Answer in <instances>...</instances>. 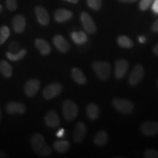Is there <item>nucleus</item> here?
<instances>
[{
    "label": "nucleus",
    "mask_w": 158,
    "mask_h": 158,
    "mask_svg": "<svg viewBox=\"0 0 158 158\" xmlns=\"http://www.w3.org/2000/svg\"><path fill=\"white\" fill-rule=\"evenodd\" d=\"M31 146L37 155L43 157H50L52 149L47 144L45 138L40 133H35L31 137Z\"/></svg>",
    "instance_id": "obj_1"
},
{
    "label": "nucleus",
    "mask_w": 158,
    "mask_h": 158,
    "mask_svg": "<svg viewBox=\"0 0 158 158\" xmlns=\"http://www.w3.org/2000/svg\"><path fill=\"white\" fill-rule=\"evenodd\" d=\"M92 68L97 77L102 81L108 80L111 73L110 64L106 61H97L93 62Z\"/></svg>",
    "instance_id": "obj_2"
},
{
    "label": "nucleus",
    "mask_w": 158,
    "mask_h": 158,
    "mask_svg": "<svg viewBox=\"0 0 158 158\" xmlns=\"http://www.w3.org/2000/svg\"><path fill=\"white\" fill-rule=\"evenodd\" d=\"M62 113L64 119L71 122L77 117L78 114V107L76 102L71 100H66L62 104Z\"/></svg>",
    "instance_id": "obj_3"
},
{
    "label": "nucleus",
    "mask_w": 158,
    "mask_h": 158,
    "mask_svg": "<svg viewBox=\"0 0 158 158\" xmlns=\"http://www.w3.org/2000/svg\"><path fill=\"white\" fill-rule=\"evenodd\" d=\"M112 103L115 109L122 114H130L135 109L133 102L126 99L116 98L112 100Z\"/></svg>",
    "instance_id": "obj_4"
},
{
    "label": "nucleus",
    "mask_w": 158,
    "mask_h": 158,
    "mask_svg": "<svg viewBox=\"0 0 158 158\" xmlns=\"http://www.w3.org/2000/svg\"><path fill=\"white\" fill-rule=\"evenodd\" d=\"M62 85L59 83H53L48 85L43 91V96L45 100L56 98L62 92Z\"/></svg>",
    "instance_id": "obj_5"
},
{
    "label": "nucleus",
    "mask_w": 158,
    "mask_h": 158,
    "mask_svg": "<svg viewBox=\"0 0 158 158\" xmlns=\"http://www.w3.org/2000/svg\"><path fill=\"white\" fill-rule=\"evenodd\" d=\"M80 19L81 24L85 29V31L89 34L93 35L96 32L97 27L94 21L91 17V15L86 12H82L81 13Z\"/></svg>",
    "instance_id": "obj_6"
},
{
    "label": "nucleus",
    "mask_w": 158,
    "mask_h": 158,
    "mask_svg": "<svg viewBox=\"0 0 158 158\" xmlns=\"http://www.w3.org/2000/svg\"><path fill=\"white\" fill-rule=\"evenodd\" d=\"M144 76V69L141 64H138L134 66L128 79V83L130 86H136L141 82Z\"/></svg>",
    "instance_id": "obj_7"
},
{
    "label": "nucleus",
    "mask_w": 158,
    "mask_h": 158,
    "mask_svg": "<svg viewBox=\"0 0 158 158\" xmlns=\"http://www.w3.org/2000/svg\"><path fill=\"white\" fill-rule=\"evenodd\" d=\"M40 87V82L38 79L31 78L26 82L24 86V92L29 98H33L37 93Z\"/></svg>",
    "instance_id": "obj_8"
},
{
    "label": "nucleus",
    "mask_w": 158,
    "mask_h": 158,
    "mask_svg": "<svg viewBox=\"0 0 158 158\" xmlns=\"http://www.w3.org/2000/svg\"><path fill=\"white\" fill-rule=\"evenodd\" d=\"M141 133L146 136H154L158 134V122L153 121L144 122L141 126Z\"/></svg>",
    "instance_id": "obj_9"
},
{
    "label": "nucleus",
    "mask_w": 158,
    "mask_h": 158,
    "mask_svg": "<svg viewBox=\"0 0 158 158\" xmlns=\"http://www.w3.org/2000/svg\"><path fill=\"white\" fill-rule=\"evenodd\" d=\"M128 68H129V62L126 59H119L115 63V70L114 75L115 78L118 80H120L127 73Z\"/></svg>",
    "instance_id": "obj_10"
},
{
    "label": "nucleus",
    "mask_w": 158,
    "mask_h": 158,
    "mask_svg": "<svg viewBox=\"0 0 158 158\" xmlns=\"http://www.w3.org/2000/svg\"><path fill=\"white\" fill-rule=\"evenodd\" d=\"M86 132H87V128L86 124L82 122H78L73 132V141L75 143H81L86 135Z\"/></svg>",
    "instance_id": "obj_11"
},
{
    "label": "nucleus",
    "mask_w": 158,
    "mask_h": 158,
    "mask_svg": "<svg viewBox=\"0 0 158 158\" xmlns=\"http://www.w3.org/2000/svg\"><path fill=\"white\" fill-rule=\"evenodd\" d=\"M35 15H36L37 20L39 23L42 26H47L50 21L48 13L47 10L43 6L38 5L35 8Z\"/></svg>",
    "instance_id": "obj_12"
},
{
    "label": "nucleus",
    "mask_w": 158,
    "mask_h": 158,
    "mask_svg": "<svg viewBox=\"0 0 158 158\" xmlns=\"http://www.w3.org/2000/svg\"><path fill=\"white\" fill-rule=\"evenodd\" d=\"M53 43L57 50L62 53H67L70 50V45L62 35H57L53 38Z\"/></svg>",
    "instance_id": "obj_13"
},
{
    "label": "nucleus",
    "mask_w": 158,
    "mask_h": 158,
    "mask_svg": "<svg viewBox=\"0 0 158 158\" xmlns=\"http://www.w3.org/2000/svg\"><path fill=\"white\" fill-rule=\"evenodd\" d=\"M45 123L48 127L52 128V129L58 127L60 124V119H59L58 114L53 110L48 111L45 116Z\"/></svg>",
    "instance_id": "obj_14"
},
{
    "label": "nucleus",
    "mask_w": 158,
    "mask_h": 158,
    "mask_svg": "<svg viewBox=\"0 0 158 158\" xmlns=\"http://www.w3.org/2000/svg\"><path fill=\"white\" fill-rule=\"evenodd\" d=\"M6 110L9 114H23L26 112V106L21 102H10L6 106Z\"/></svg>",
    "instance_id": "obj_15"
},
{
    "label": "nucleus",
    "mask_w": 158,
    "mask_h": 158,
    "mask_svg": "<svg viewBox=\"0 0 158 158\" xmlns=\"http://www.w3.org/2000/svg\"><path fill=\"white\" fill-rule=\"evenodd\" d=\"M73 13L68 10L60 8L56 10L54 13V19L56 22L63 23L68 21L73 17Z\"/></svg>",
    "instance_id": "obj_16"
},
{
    "label": "nucleus",
    "mask_w": 158,
    "mask_h": 158,
    "mask_svg": "<svg viewBox=\"0 0 158 158\" xmlns=\"http://www.w3.org/2000/svg\"><path fill=\"white\" fill-rule=\"evenodd\" d=\"M13 27L15 32L21 34L26 27V19L22 15H17L13 19Z\"/></svg>",
    "instance_id": "obj_17"
},
{
    "label": "nucleus",
    "mask_w": 158,
    "mask_h": 158,
    "mask_svg": "<svg viewBox=\"0 0 158 158\" xmlns=\"http://www.w3.org/2000/svg\"><path fill=\"white\" fill-rule=\"evenodd\" d=\"M35 45L40 54L43 56H47L51 53V45L45 40L41 38L36 39L35 41Z\"/></svg>",
    "instance_id": "obj_18"
},
{
    "label": "nucleus",
    "mask_w": 158,
    "mask_h": 158,
    "mask_svg": "<svg viewBox=\"0 0 158 158\" xmlns=\"http://www.w3.org/2000/svg\"><path fill=\"white\" fill-rule=\"evenodd\" d=\"M71 76L76 84L84 85L86 83V78L81 70L78 68H73L71 70Z\"/></svg>",
    "instance_id": "obj_19"
},
{
    "label": "nucleus",
    "mask_w": 158,
    "mask_h": 158,
    "mask_svg": "<svg viewBox=\"0 0 158 158\" xmlns=\"http://www.w3.org/2000/svg\"><path fill=\"white\" fill-rule=\"evenodd\" d=\"M86 114L90 119L96 120L100 116V108L96 104L89 103L86 108Z\"/></svg>",
    "instance_id": "obj_20"
},
{
    "label": "nucleus",
    "mask_w": 158,
    "mask_h": 158,
    "mask_svg": "<svg viewBox=\"0 0 158 158\" xmlns=\"http://www.w3.org/2000/svg\"><path fill=\"white\" fill-rule=\"evenodd\" d=\"M73 41L77 45H82L88 41L87 35L84 31H73L70 35Z\"/></svg>",
    "instance_id": "obj_21"
},
{
    "label": "nucleus",
    "mask_w": 158,
    "mask_h": 158,
    "mask_svg": "<svg viewBox=\"0 0 158 158\" xmlns=\"http://www.w3.org/2000/svg\"><path fill=\"white\" fill-rule=\"evenodd\" d=\"M70 147V141L65 140H59L54 142V148L57 152L64 154L68 151Z\"/></svg>",
    "instance_id": "obj_22"
},
{
    "label": "nucleus",
    "mask_w": 158,
    "mask_h": 158,
    "mask_svg": "<svg viewBox=\"0 0 158 158\" xmlns=\"http://www.w3.org/2000/svg\"><path fill=\"white\" fill-rule=\"evenodd\" d=\"M0 73L5 78H10L13 75V68L8 62L5 60L0 61Z\"/></svg>",
    "instance_id": "obj_23"
},
{
    "label": "nucleus",
    "mask_w": 158,
    "mask_h": 158,
    "mask_svg": "<svg viewBox=\"0 0 158 158\" xmlns=\"http://www.w3.org/2000/svg\"><path fill=\"white\" fill-rule=\"evenodd\" d=\"M108 141V135L104 130L99 131L94 138V143L98 147H103L107 143Z\"/></svg>",
    "instance_id": "obj_24"
},
{
    "label": "nucleus",
    "mask_w": 158,
    "mask_h": 158,
    "mask_svg": "<svg viewBox=\"0 0 158 158\" xmlns=\"http://www.w3.org/2000/svg\"><path fill=\"white\" fill-rule=\"evenodd\" d=\"M27 54V50L26 49H21L18 51V52H10V51H7L6 53V56L9 60L13 61V62H17V61L21 60Z\"/></svg>",
    "instance_id": "obj_25"
},
{
    "label": "nucleus",
    "mask_w": 158,
    "mask_h": 158,
    "mask_svg": "<svg viewBox=\"0 0 158 158\" xmlns=\"http://www.w3.org/2000/svg\"><path fill=\"white\" fill-rule=\"evenodd\" d=\"M117 43L120 47L124 48H131L134 45L133 40L125 35H121V36L118 37Z\"/></svg>",
    "instance_id": "obj_26"
},
{
    "label": "nucleus",
    "mask_w": 158,
    "mask_h": 158,
    "mask_svg": "<svg viewBox=\"0 0 158 158\" xmlns=\"http://www.w3.org/2000/svg\"><path fill=\"white\" fill-rule=\"evenodd\" d=\"M10 36V29L7 26L0 27V45L4 44Z\"/></svg>",
    "instance_id": "obj_27"
},
{
    "label": "nucleus",
    "mask_w": 158,
    "mask_h": 158,
    "mask_svg": "<svg viewBox=\"0 0 158 158\" xmlns=\"http://www.w3.org/2000/svg\"><path fill=\"white\" fill-rule=\"evenodd\" d=\"M86 3L93 10H99L102 7V0H86Z\"/></svg>",
    "instance_id": "obj_28"
},
{
    "label": "nucleus",
    "mask_w": 158,
    "mask_h": 158,
    "mask_svg": "<svg viewBox=\"0 0 158 158\" xmlns=\"http://www.w3.org/2000/svg\"><path fill=\"white\" fill-rule=\"evenodd\" d=\"M143 157L145 158H158V151L156 149H147L143 153Z\"/></svg>",
    "instance_id": "obj_29"
},
{
    "label": "nucleus",
    "mask_w": 158,
    "mask_h": 158,
    "mask_svg": "<svg viewBox=\"0 0 158 158\" xmlns=\"http://www.w3.org/2000/svg\"><path fill=\"white\" fill-rule=\"evenodd\" d=\"M153 0H140L139 2V8L142 11L147 10L150 5L152 3Z\"/></svg>",
    "instance_id": "obj_30"
},
{
    "label": "nucleus",
    "mask_w": 158,
    "mask_h": 158,
    "mask_svg": "<svg viewBox=\"0 0 158 158\" xmlns=\"http://www.w3.org/2000/svg\"><path fill=\"white\" fill-rule=\"evenodd\" d=\"M6 7L10 11L16 10L18 7L17 0H6Z\"/></svg>",
    "instance_id": "obj_31"
},
{
    "label": "nucleus",
    "mask_w": 158,
    "mask_h": 158,
    "mask_svg": "<svg viewBox=\"0 0 158 158\" xmlns=\"http://www.w3.org/2000/svg\"><path fill=\"white\" fill-rule=\"evenodd\" d=\"M20 48V44L19 43H18L17 41H12L11 43H10L8 45V48L10 52L15 53L19 50Z\"/></svg>",
    "instance_id": "obj_32"
},
{
    "label": "nucleus",
    "mask_w": 158,
    "mask_h": 158,
    "mask_svg": "<svg viewBox=\"0 0 158 158\" xmlns=\"http://www.w3.org/2000/svg\"><path fill=\"white\" fill-rule=\"evenodd\" d=\"M152 10L155 14H158V0H154L152 3Z\"/></svg>",
    "instance_id": "obj_33"
},
{
    "label": "nucleus",
    "mask_w": 158,
    "mask_h": 158,
    "mask_svg": "<svg viewBox=\"0 0 158 158\" xmlns=\"http://www.w3.org/2000/svg\"><path fill=\"white\" fill-rule=\"evenodd\" d=\"M151 29L152 31H154V32H157L158 33V19L156 20L152 23V25L151 27Z\"/></svg>",
    "instance_id": "obj_34"
},
{
    "label": "nucleus",
    "mask_w": 158,
    "mask_h": 158,
    "mask_svg": "<svg viewBox=\"0 0 158 158\" xmlns=\"http://www.w3.org/2000/svg\"><path fill=\"white\" fill-rule=\"evenodd\" d=\"M64 133H65V131L62 128V129H59L58 131H57L56 133V136L58 138H62L63 136L64 135Z\"/></svg>",
    "instance_id": "obj_35"
},
{
    "label": "nucleus",
    "mask_w": 158,
    "mask_h": 158,
    "mask_svg": "<svg viewBox=\"0 0 158 158\" xmlns=\"http://www.w3.org/2000/svg\"><path fill=\"white\" fill-rule=\"evenodd\" d=\"M118 1L123 3H134L137 0H118Z\"/></svg>",
    "instance_id": "obj_36"
},
{
    "label": "nucleus",
    "mask_w": 158,
    "mask_h": 158,
    "mask_svg": "<svg viewBox=\"0 0 158 158\" xmlns=\"http://www.w3.org/2000/svg\"><path fill=\"white\" fill-rule=\"evenodd\" d=\"M153 53L155 55L158 56V43L155 45V47L153 48Z\"/></svg>",
    "instance_id": "obj_37"
},
{
    "label": "nucleus",
    "mask_w": 158,
    "mask_h": 158,
    "mask_svg": "<svg viewBox=\"0 0 158 158\" xmlns=\"http://www.w3.org/2000/svg\"><path fill=\"white\" fill-rule=\"evenodd\" d=\"M138 41H139L140 43L143 44V43H144L146 42V38H145V37H144L141 36V37H138Z\"/></svg>",
    "instance_id": "obj_38"
},
{
    "label": "nucleus",
    "mask_w": 158,
    "mask_h": 158,
    "mask_svg": "<svg viewBox=\"0 0 158 158\" xmlns=\"http://www.w3.org/2000/svg\"><path fill=\"white\" fill-rule=\"evenodd\" d=\"M63 1L68 2L70 3H73V4H77L79 0H63Z\"/></svg>",
    "instance_id": "obj_39"
},
{
    "label": "nucleus",
    "mask_w": 158,
    "mask_h": 158,
    "mask_svg": "<svg viewBox=\"0 0 158 158\" xmlns=\"http://www.w3.org/2000/svg\"><path fill=\"white\" fill-rule=\"evenodd\" d=\"M4 157H7V154L5 153L2 151H0V158H4Z\"/></svg>",
    "instance_id": "obj_40"
},
{
    "label": "nucleus",
    "mask_w": 158,
    "mask_h": 158,
    "mask_svg": "<svg viewBox=\"0 0 158 158\" xmlns=\"http://www.w3.org/2000/svg\"><path fill=\"white\" fill-rule=\"evenodd\" d=\"M2 118V110H1V108H0V120H1Z\"/></svg>",
    "instance_id": "obj_41"
},
{
    "label": "nucleus",
    "mask_w": 158,
    "mask_h": 158,
    "mask_svg": "<svg viewBox=\"0 0 158 158\" xmlns=\"http://www.w3.org/2000/svg\"><path fill=\"white\" fill-rule=\"evenodd\" d=\"M1 11H2V6L0 5V12H1Z\"/></svg>",
    "instance_id": "obj_42"
},
{
    "label": "nucleus",
    "mask_w": 158,
    "mask_h": 158,
    "mask_svg": "<svg viewBox=\"0 0 158 158\" xmlns=\"http://www.w3.org/2000/svg\"><path fill=\"white\" fill-rule=\"evenodd\" d=\"M157 88H158V81H157Z\"/></svg>",
    "instance_id": "obj_43"
}]
</instances>
